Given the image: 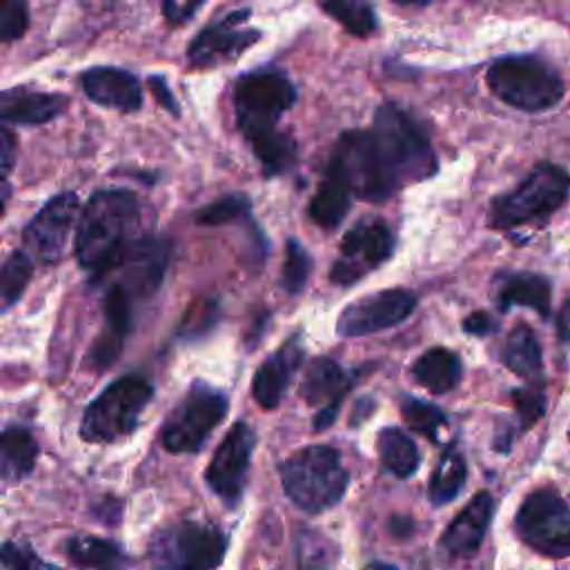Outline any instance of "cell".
<instances>
[{"mask_svg": "<svg viewBox=\"0 0 570 570\" xmlns=\"http://www.w3.org/2000/svg\"><path fill=\"white\" fill-rule=\"evenodd\" d=\"M142 205L134 191L102 189L96 191L78 214L76 258L94 278H105L142 238Z\"/></svg>", "mask_w": 570, "mask_h": 570, "instance_id": "6da1fadb", "label": "cell"}, {"mask_svg": "<svg viewBox=\"0 0 570 570\" xmlns=\"http://www.w3.org/2000/svg\"><path fill=\"white\" fill-rule=\"evenodd\" d=\"M370 136L379 165L394 191L436 174L439 163L430 136L401 107L392 102L381 105Z\"/></svg>", "mask_w": 570, "mask_h": 570, "instance_id": "7a4b0ae2", "label": "cell"}, {"mask_svg": "<svg viewBox=\"0 0 570 570\" xmlns=\"http://www.w3.org/2000/svg\"><path fill=\"white\" fill-rule=\"evenodd\" d=\"M289 501L305 512L334 508L347 488V470L330 445H309L285 459L278 468Z\"/></svg>", "mask_w": 570, "mask_h": 570, "instance_id": "3957f363", "label": "cell"}, {"mask_svg": "<svg viewBox=\"0 0 570 570\" xmlns=\"http://www.w3.org/2000/svg\"><path fill=\"white\" fill-rule=\"evenodd\" d=\"M485 82L499 100L528 114L552 109L566 94L561 73L539 56L497 58L485 71Z\"/></svg>", "mask_w": 570, "mask_h": 570, "instance_id": "277c9868", "label": "cell"}, {"mask_svg": "<svg viewBox=\"0 0 570 570\" xmlns=\"http://www.w3.org/2000/svg\"><path fill=\"white\" fill-rule=\"evenodd\" d=\"M568 171L554 163H539L514 189L492 200L488 225L492 229H514L546 223L568 200Z\"/></svg>", "mask_w": 570, "mask_h": 570, "instance_id": "5b68a950", "label": "cell"}, {"mask_svg": "<svg viewBox=\"0 0 570 570\" xmlns=\"http://www.w3.org/2000/svg\"><path fill=\"white\" fill-rule=\"evenodd\" d=\"M151 392L149 381L136 374L114 381L87 405L80 436L89 443H114L127 436L138 425Z\"/></svg>", "mask_w": 570, "mask_h": 570, "instance_id": "8992f818", "label": "cell"}, {"mask_svg": "<svg viewBox=\"0 0 570 570\" xmlns=\"http://www.w3.org/2000/svg\"><path fill=\"white\" fill-rule=\"evenodd\" d=\"M296 102L292 80L274 67L243 73L234 85V111L245 138L276 129L278 118Z\"/></svg>", "mask_w": 570, "mask_h": 570, "instance_id": "52a82bcc", "label": "cell"}, {"mask_svg": "<svg viewBox=\"0 0 570 570\" xmlns=\"http://www.w3.org/2000/svg\"><path fill=\"white\" fill-rule=\"evenodd\" d=\"M225 534L207 523L178 521L154 534L151 570H216L225 557Z\"/></svg>", "mask_w": 570, "mask_h": 570, "instance_id": "ba28073f", "label": "cell"}, {"mask_svg": "<svg viewBox=\"0 0 570 570\" xmlns=\"http://www.w3.org/2000/svg\"><path fill=\"white\" fill-rule=\"evenodd\" d=\"M227 414V396L205 383H194L163 430V445L174 454L198 452Z\"/></svg>", "mask_w": 570, "mask_h": 570, "instance_id": "9c48e42d", "label": "cell"}, {"mask_svg": "<svg viewBox=\"0 0 570 570\" xmlns=\"http://www.w3.org/2000/svg\"><path fill=\"white\" fill-rule=\"evenodd\" d=\"M519 537L537 552L563 559L570 552V512L554 488L528 494L514 517Z\"/></svg>", "mask_w": 570, "mask_h": 570, "instance_id": "30bf717a", "label": "cell"}, {"mask_svg": "<svg viewBox=\"0 0 570 570\" xmlns=\"http://www.w3.org/2000/svg\"><path fill=\"white\" fill-rule=\"evenodd\" d=\"M394 252V236L383 220H361L341 240L338 258L332 265L330 278L334 285L347 287L361 281L367 272L385 263Z\"/></svg>", "mask_w": 570, "mask_h": 570, "instance_id": "8fae6325", "label": "cell"}, {"mask_svg": "<svg viewBox=\"0 0 570 570\" xmlns=\"http://www.w3.org/2000/svg\"><path fill=\"white\" fill-rule=\"evenodd\" d=\"M416 294L405 287H392L381 289L376 294H367L350 303L341 312L336 321V334L352 338L390 330L410 318L412 312L416 309Z\"/></svg>", "mask_w": 570, "mask_h": 570, "instance_id": "7c38bea8", "label": "cell"}, {"mask_svg": "<svg viewBox=\"0 0 570 570\" xmlns=\"http://www.w3.org/2000/svg\"><path fill=\"white\" fill-rule=\"evenodd\" d=\"M80 203L73 191H65L53 196L24 227L22 240L31 261H40L45 265L58 263L67 238L78 220Z\"/></svg>", "mask_w": 570, "mask_h": 570, "instance_id": "4fadbf2b", "label": "cell"}, {"mask_svg": "<svg viewBox=\"0 0 570 570\" xmlns=\"http://www.w3.org/2000/svg\"><path fill=\"white\" fill-rule=\"evenodd\" d=\"M252 16L249 9H238L220 20L209 22L189 45V60L196 67H212L236 60L243 51H247L258 38L261 31L245 27L247 18Z\"/></svg>", "mask_w": 570, "mask_h": 570, "instance_id": "5bb4252c", "label": "cell"}, {"mask_svg": "<svg viewBox=\"0 0 570 570\" xmlns=\"http://www.w3.org/2000/svg\"><path fill=\"white\" fill-rule=\"evenodd\" d=\"M256 434L247 423H236L220 441L205 472L207 485L227 503H236L245 490Z\"/></svg>", "mask_w": 570, "mask_h": 570, "instance_id": "9a60e30c", "label": "cell"}, {"mask_svg": "<svg viewBox=\"0 0 570 570\" xmlns=\"http://www.w3.org/2000/svg\"><path fill=\"white\" fill-rule=\"evenodd\" d=\"M350 387L352 376L336 361L318 356L307 365L301 383V394L309 405L318 407L314 416V430H325L334 423Z\"/></svg>", "mask_w": 570, "mask_h": 570, "instance_id": "2e32d148", "label": "cell"}, {"mask_svg": "<svg viewBox=\"0 0 570 570\" xmlns=\"http://www.w3.org/2000/svg\"><path fill=\"white\" fill-rule=\"evenodd\" d=\"M82 91L100 107L120 114H134L142 107V87L138 78L116 67H91L80 76Z\"/></svg>", "mask_w": 570, "mask_h": 570, "instance_id": "e0dca14e", "label": "cell"}, {"mask_svg": "<svg viewBox=\"0 0 570 570\" xmlns=\"http://www.w3.org/2000/svg\"><path fill=\"white\" fill-rule=\"evenodd\" d=\"M494 514V499L490 492H479L443 530L441 546L452 557H474L481 548Z\"/></svg>", "mask_w": 570, "mask_h": 570, "instance_id": "ac0fdd59", "label": "cell"}, {"mask_svg": "<svg viewBox=\"0 0 570 570\" xmlns=\"http://www.w3.org/2000/svg\"><path fill=\"white\" fill-rule=\"evenodd\" d=\"M69 100L60 94L13 87L0 91V125H42L58 118Z\"/></svg>", "mask_w": 570, "mask_h": 570, "instance_id": "d6986e66", "label": "cell"}, {"mask_svg": "<svg viewBox=\"0 0 570 570\" xmlns=\"http://www.w3.org/2000/svg\"><path fill=\"white\" fill-rule=\"evenodd\" d=\"M301 358H303L301 345L296 338H292L278 352H274L269 358L261 363L252 381V392L261 407L274 410L281 405Z\"/></svg>", "mask_w": 570, "mask_h": 570, "instance_id": "ffe728a7", "label": "cell"}, {"mask_svg": "<svg viewBox=\"0 0 570 570\" xmlns=\"http://www.w3.org/2000/svg\"><path fill=\"white\" fill-rule=\"evenodd\" d=\"M494 285V301L503 312L510 307H530L543 318L550 314L552 283L546 276L532 272H510L499 274Z\"/></svg>", "mask_w": 570, "mask_h": 570, "instance_id": "44dd1931", "label": "cell"}, {"mask_svg": "<svg viewBox=\"0 0 570 570\" xmlns=\"http://www.w3.org/2000/svg\"><path fill=\"white\" fill-rule=\"evenodd\" d=\"M461 361L448 347H432L423 352L412 365L414 381L434 394H445L454 390L461 381Z\"/></svg>", "mask_w": 570, "mask_h": 570, "instance_id": "7402d4cb", "label": "cell"}, {"mask_svg": "<svg viewBox=\"0 0 570 570\" xmlns=\"http://www.w3.org/2000/svg\"><path fill=\"white\" fill-rule=\"evenodd\" d=\"M350 203H352V194L347 185L332 167H327L325 178L321 180L314 198L309 200L307 214L318 227L334 229L350 212Z\"/></svg>", "mask_w": 570, "mask_h": 570, "instance_id": "603a6c76", "label": "cell"}, {"mask_svg": "<svg viewBox=\"0 0 570 570\" xmlns=\"http://www.w3.org/2000/svg\"><path fill=\"white\" fill-rule=\"evenodd\" d=\"M38 443L24 428H7L0 432V479L18 481L33 470Z\"/></svg>", "mask_w": 570, "mask_h": 570, "instance_id": "cb8c5ba5", "label": "cell"}, {"mask_svg": "<svg viewBox=\"0 0 570 570\" xmlns=\"http://www.w3.org/2000/svg\"><path fill=\"white\" fill-rule=\"evenodd\" d=\"M505 367L519 376L532 379L541 372V345L537 334L530 330V325L519 323L503 345L501 354Z\"/></svg>", "mask_w": 570, "mask_h": 570, "instance_id": "d4e9b609", "label": "cell"}, {"mask_svg": "<svg viewBox=\"0 0 570 570\" xmlns=\"http://www.w3.org/2000/svg\"><path fill=\"white\" fill-rule=\"evenodd\" d=\"M69 559L80 568L91 570H125L127 559L118 546L105 539L76 534L67 541Z\"/></svg>", "mask_w": 570, "mask_h": 570, "instance_id": "484cf974", "label": "cell"}, {"mask_svg": "<svg viewBox=\"0 0 570 570\" xmlns=\"http://www.w3.org/2000/svg\"><path fill=\"white\" fill-rule=\"evenodd\" d=\"M465 476H468V465L463 454L459 452V448L454 443H450L445 448V452L439 459V465L432 474L428 494L432 499L434 505H443L450 503L452 499H456V494L463 490L465 485Z\"/></svg>", "mask_w": 570, "mask_h": 570, "instance_id": "4316f807", "label": "cell"}, {"mask_svg": "<svg viewBox=\"0 0 570 570\" xmlns=\"http://www.w3.org/2000/svg\"><path fill=\"white\" fill-rule=\"evenodd\" d=\"M379 456L394 476L407 479L419 468V450L414 441L399 428H383L379 432Z\"/></svg>", "mask_w": 570, "mask_h": 570, "instance_id": "83f0119b", "label": "cell"}, {"mask_svg": "<svg viewBox=\"0 0 570 570\" xmlns=\"http://www.w3.org/2000/svg\"><path fill=\"white\" fill-rule=\"evenodd\" d=\"M254 149V156L261 160L267 176H278L296 163V145L292 136L272 129L267 134L254 136L247 140Z\"/></svg>", "mask_w": 570, "mask_h": 570, "instance_id": "f1b7e54d", "label": "cell"}, {"mask_svg": "<svg viewBox=\"0 0 570 570\" xmlns=\"http://www.w3.org/2000/svg\"><path fill=\"white\" fill-rule=\"evenodd\" d=\"M318 4L356 38H367L376 31V11L370 0H318Z\"/></svg>", "mask_w": 570, "mask_h": 570, "instance_id": "f546056e", "label": "cell"}, {"mask_svg": "<svg viewBox=\"0 0 570 570\" xmlns=\"http://www.w3.org/2000/svg\"><path fill=\"white\" fill-rule=\"evenodd\" d=\"M296 557L301 570H332L336 561V548L323 534L314 530H301L296 534Z\"/></svg>", "mask_w": 570, "mask_h": 570, "instance_id": "4dcf8cb0", "label": "cell"}, {"mask_svg": "<svg viewBox=\"0 0 570 570\" xmlns=\"http://www.w3.org/2000/svg\"><path fill=\"white\" fill-rule=\"evenodd\" d=\"M401 414L412 430L425 434L432 441H439V432L448 425V416L436 405L412 396H405L401 401Z\"/></svg>", "mask_w": 570, "mask_h": 570, "instance_id": "1f68e13d", "label": "cell"}, {"mask_svg": "<svg viewBox=\"0 0 570 570\" xmlns=\"http://www.w3.org/2000/svg\"><path fill=\"white\" fill-rule=\"evenodd\" d=\"M252 212V203L243 194H227L216 198L214 203L205 205L203 209L196 212V223L198 225H227V223H238L245 220Z\"/></svg>", "mask_w": 570, "mask_h": 570, "instance_id": "d6a6232c", "label": "cell"}, {"mask_svg": "<svg viewBox=\"0 0 570 570\" xmlns=\"http://www.w3.org/2000/svg\"><path fill=\"white\" fill-rule=\"evenodd\" d=\"M33 272V261L27 252H13L0 267V296L4 303H16L24 292Z\"/></svg>", "mask_w": 570, "mask_h": 570, "instance_id": "836d02e7", "label": "cell"}, {"mask_svg": "<svg viewBox=\"0 0 570 570\" xmlns=\"http://www.w3.org/2000/svg\"><path fill=\"white\" fill-rule=\"evenodd\" d=\"M309 272H312V258L307 249L296 238H289L285 247V261H283V287L292 296L301 294L307 285Z\"/></svg>", "mask_w": 570, "mask_h": 570, "instance_id": "e575fe53", "label": "cell"}, {"mask_svg": "<svg viewBox=\"0 0 570 570\" xmlns=\"http://www.w3.org/2000/svg\"><path fill=\"white\" fill-rule=\"evenodd\" d=\"M512 399L519 412L521 430L532 428L546 412V394H543V383H530L525 387L512 390Z\"/></svg>", "mask_w": 570, "mask_h": 570, "instance_id": "d590c367", "label": "cell"}, {"mask_svg": "<svg viewBox=\"0 0 570 570\" xmlns=\"http://www.w3.org/2000/svg\"><path fill=\"white\" fill-rule=\"evenodd\" d=\"M29 27V9L24 0H0V42H13Z\"/></svg>", "mask_w": 570, "mask_h": 570, "instance_id": "8d00e7d4", "label": "cell"}, {"mask_svg": "<svg viewBox=\"0 0 570 570\" xmlns=\"http://www.w3.org/2000/svg\"><path fill=\"white\" fill-rule=\"evenodd\" d=\"M0 563L4 570H60L58 566L42 561L31 546L16 541L0 546Z\"/></svg>", "mask_w": 570, "mask_h": 570, "instance_id": "74e56055", "label": "cell"}, {"mask_svg": "<svg viewBox=\"0 0 570 570\" xmlns=\"http://www.w3.org/2000/svg\"><path fill=\"white\" fill-rule=\"evenodd\" d=\"M16 156H18V138L7 125H0V178H7V174L13 169Z\"/></svg>", "mask_w": 570, "mask_h": 570, "instance_id": "f35d334b", "label": "cell"}, {"mask_svg": "<svg viewBox=\"0 0 570 570\" xmlns=\"http://www.w3.org/2000/svg\"><path fill=\"white\" fill-rule=\"evenodd\" d=\"M463 330L474 336H488L497 332V321L488 312H472L463 318Z\"/></svg>", "mask_w": 570, "mask_h": 570, "instance_id": "ab89813d", "label": "cell"}, {"mask_svg": "<svg viewBox=\"0 0 570 570\" xmlns=\"http://www.w3.org/2000/svg\"><path fill=\"white\" fill-rule=\"evenodd\" d=\"M205 0H163L169 22H185Z\"/></svg>", "mask_w": 570, "mask_h": 570, "instance_id": "60d3db41", "label": "cell"}, {"mask_svg": "<svg viewBox=\"0 0 570 570\" xmlns=\"http://www.w3.org/2000/svg\"><path fill=\"white\" fill-rule=\"evenodd\" d=\"M149 89L154 91V96H156V100L160 102V107H165V109H167L169 114H174V116H178V114H180V105L176 102L174 94L169 91V87H167L165 78H160V76H151V78H149Z\"/></svg>", "mask_w": 570, "mask_h": 570, "instance_id": "b9f144b4", "label": "cell"}, {"mask_svg": "<svg viewBox=\"0 0 570 570\" xmlns=\"http://www.w3.org/2000/svg\"><path fill=\"white\" fill-rule=\"evenodd\" d=\"M559 336L563 343L568 341V303H563V307L559 312Z\"/></svg>", "mask_w": 570, "mask_h": 570, "instance_id": "7bdbcfd3", "label": "cell"}, {"mask_svg": "<svg viewBox=\"0 0 570 570\" xmlns=\"http://www.w3.org/2000/svg\"><path fill=\"white\" fill-rule=\"evenodd\" d=\"M11 196V185L7 183V178H0V218L4 214V207H7V200Z\"/></svg>", "mask_w": 570, "mask_h": 570, "instance_id": "ee69618b", "label": "cell"}, {"mask_svg": "<svg viewBox=\"0 0 570 570\" xmlns=\"http://www.w3.org/2000/svg\"><path fill=\"white\" fill-rule=\"evenodd\" d=\"M363 570H399V568H396V566H390V563H381V561H376V563L365 566Z\"/></svg>", "mask_w": 570, "mask_h": 570, "instance_id": "f6af8a7d", "label": "cell"}, {"mask_svg": "<svg viewBox=\"0 0 570 570\" xmlns=\"http://www.w3.org/2000/svg\"><path fill=\"white\" fill-rule=\"evenodd\" d=\"M396 4H405V7H425L430 4L432 0H394Z\"/></svg>", "mask_w": 570, "mask_h": 570, "instance_id": "bcb514c9", "label": "cell"}]
</instances>
